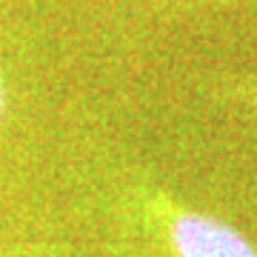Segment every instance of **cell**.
I'll use <instances>...</instances> for the list:
<instances>
[{
  "label": "cell",
  "mask_w": 257,
  "mask_h": 257,
  "mask_svg": "<svg viewBox=\"0 0 257 257\" xmlns=\"http://www.w3.org/2000/svg\"><path fill=\"white\" fill-rule=\"evenodd\" d=\"M155 220L169 257H257L254 243L214 214L157 200Z\"/></svg>",
  "instance_id": "obj_1"
},
{
  "label": "cell",
  "mask_w": 257,
  "mask_h": 257,
  "mask_svg": "<svg viewBox=\"0 0 257 257\" xmlns=\"http://www.w3.org/2000/svg\"><path fill=\"white\" fill-rule=\"evenodd\" d=\"M3 111H6V83H3V74H0V120H3Z\"/></svg>",
  "instance_id": "obj_2"
},
{
  "label": "cell",
  "mask_w": 257,
  "mask_h": 257,
  "mask_svg": "<svg viewBox=\"0 0 257 257\" xmlns=\"http://www.w3.org/2000/svg\"><path fill=\"white\" fill-rule=\"evenodd\" d=\"M189 3H240V0H189Z\"/></svg>",
  "instance_id": "obj_3"
}]
</instances>
